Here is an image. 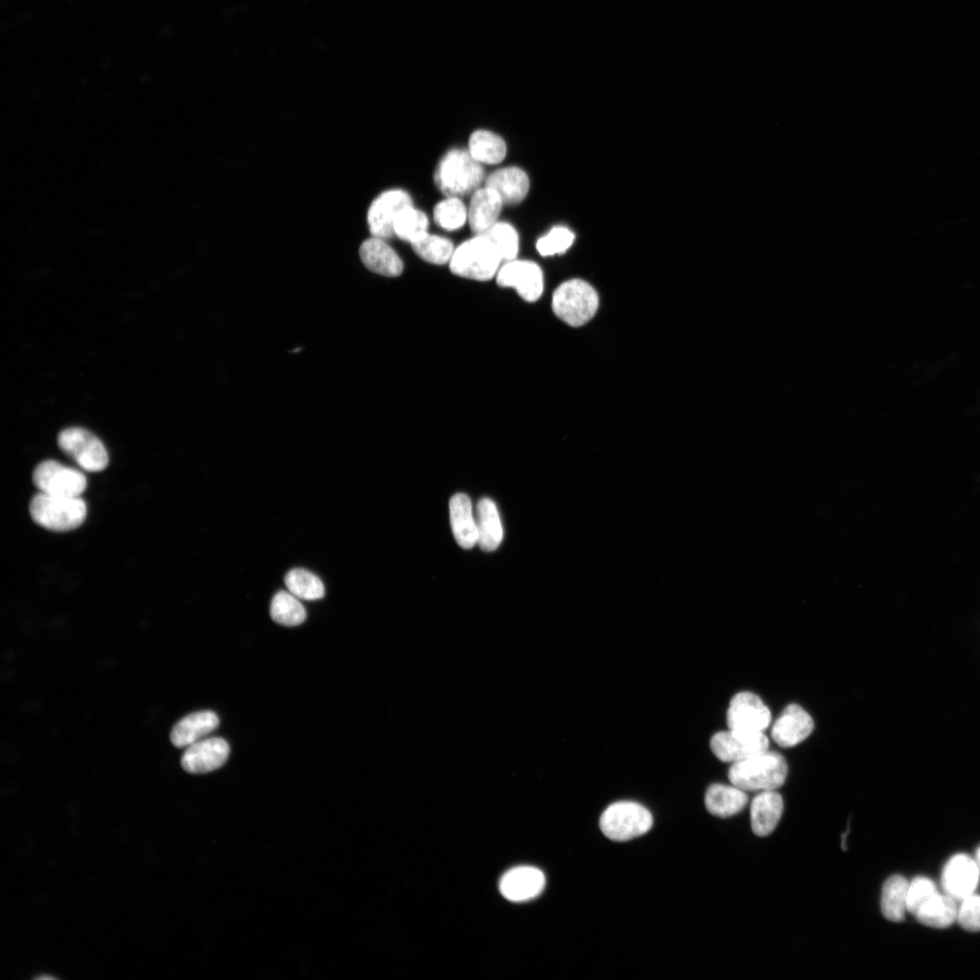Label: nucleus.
<instances>
[{
  "label": "nucleus",
  "instance_id": "1",
  "mask_svg": "<svg viewBox=\"0 0 980 980\" xmlns=\"http://www.w3.org/2000/svg\"><path fill=\"white\" fill-rule=\"evenodd\" d=\"M788 775V764L783 756L767 750L746 760L732 763L728 771L732 785L745 791L776 790L781 787Z\"/></svg>",
  "mask_w": 980,
  "mask_h": 980
},
{
  "label": "nucleus",
  "instance_id": "2",
  "mask_svg": "<svg viewBox=\"0 0 980 980\" xmlns=\"http://www.w3.org/2000/svg\"><path fill=\"white\" fill-rule=\"evenodd\" d=\"M434 178L436 185L446 197H460L478 189L484 179V169L468 151L452 149L438 162Z\"/></svg>",
  "mask_w": 980,
  "mask_h": 980
},
{
  "label": "nucleus",
  "instance_id": "3",
  "mask_svg": "<svg viewBox=\"0 0 980 980\" xmlns=\"http://www.w3.org/2000/svg\"><path fill=\"white\" fill-rule=\"evenodd\" d=\"M502 260L498 250L488 237L475 234L455 248L449 267L456 276L485 281L496 275Z\"/></svg>",
  "mask_w": 980,
  "mask_h": 980
},
{
  "label": "nucleus",
  "instance_id": "4",
  "mask_svg": "<svg viewBox=\"0 0 980 980\" xmlns=\"http://www.w3.org/2000/svg\"><path fill=\"white\" fill-rule=\"evenodd\" d=\"M86 511V505L80 496H57L41 492L31 499L29 505V512L35 524L57 532L79 527L85 520Z\"/></svg>",
  "mask_w": 980,
  "mask_h": 980
},
{
  "label": "nucleus",
  "instance_id": "5",
  "mask_svg": "<svg viewBox=\"0 0 980 980\" xmlns=\"http://www.w3.org/2000/svg\"><path fill=\"white\" fill-rule=\"evenodd\" d=\"M598 306L599 298L595 289L579 279L562 283L553 294L554 314L573 327L588 322L596 313Z\"/></svg>",
  "mask_w": 980,
  "mask_h": 980
},
{
  "label": "nucleus",
  "instance_id": "6",
  "mask_svg": "<svg viewBox=\"0 0 980 980\" xmlns=\"http://www.w3.org/2000/svg\"><path fill=\"white\" fill-rule=\"evenodd\" d=\"M653 823L651 812L634 801H618L602 813L599 826L603 834L613 841H628L647 833Z\"/></svg>",
  "mask_w": 980,
  "mask_h": 980
},
{
  "label": "nucleus",
  "instance_id": "7",
  "mask_svg": "<svg viewBox=\"0 0 980 980\" xmlns=\"http://www.w3.org/2000/svg\"><path fill=\"white\" fill-rule=\"evenodd\" d=\"M59 447L83 469L90 472L103 470L108 465V454L101 440L81 427L64 429L58 436Z\"/></svg>",
  "mask_w": 980,
  "mask_h": 980
},
{
  "label": "nucleus",
  "instance_id": "8",
  "mask_svg": "<svg viewBox=\"0 0 980 980\" xmlns=\"http://www.w3.org/2000/svg\"><path fill=\"white\" fill-rule=\"evenodd\" d=\"M33 481L41 493L57 496H80L87 486L83 473L54 460L37 465L33 472Z\"/></svg>",
  "mask_w": 980,
  "mask_h": 980
},
{
  "label": "nucleus",
  "instance_id": "9",
  "mask_svg": "<svg viewBox=\"0 0 980 980\" xmlns=\"http://www.w3.org/2000/svg\"><path fill=\"white\" fill-rule=\"evenodd\" d=\"M710 744L720 760L732 764L767 750L769 739L763 732L729 729L715 733Z\"/></svg>",
  "mask_w": 980,
  "mask_h": 980
},
{
  "label": "nucleus",
  "instance_id": "10",
  "mask_svg": "<svg viewBox=\"0 0 980 980\" xmlns=\"http://www.w3.org/2000/svg\"><path fill=\"white\" fill-rule=\"evenodd\" d=\"M495 278L500 287L514 289L528 302L537 300L544 290L543 271L531 260H508L499 268Z\"/></svg>",
  "mask_w": 980,
  "mask_h": 980
},
{
  "label": "nucleus",
  "instance_id": "11",
  "mask_svg": "<svg viewBox=\"0 0 980 980\" xmlns=\"http://www.w3.org/2000/svg\"><path fill=\"white\" fill-rule=\"evenodd\" d=\"M770 721L769 709L755 693L740 691L731 698L727 710L729 729L763 732Z\"/></svg>",
  "mask_w": 980,
  "mask_h": 980
},
{
  "label": "nucleus",
  "instance_id": "12",
  "mask_svg": "<svg viewBox=\"0 0 980 980\" xmlns=\"http://www.w3.org/2000/svg\"><path fill=\"white\" fill-rule=\"evenodd\" d=\"M413 205L410 195L400 189L387 190L380 193L370 204L367 221L374 237L388 239L394 234V221L406 207Z\"/></svg>",
  "mask_w": 980,
  "mask_h": 980
},
{
  "label": "nucleus",
  "instance_id": "13",
  "mask_svg": "<svg viewBox=\"0 0 980 980\" xmlns=\"http://www.w3.org/2000/svg\"><path fill=\"white\" fill-rule=\"evenodd\" d=\"M230 755L228 742L220 737L204 738L187 747L181 759L183 769L191 774L213 771L225 764Z\"/></svg>",
  "mask_w": 980,
  "mask_h": 980
},
{
  "label": "nucleus",
  "instance_id": "14",
  "mask_svg": "<svg viewBox=\"0 0 980 980\" xmlns=\"http://www.w3.org/2000/svg\"><path fill=\"white\" fill-rule=\"evenodd\" d=\"M979 876L980 868L976 860L965 854H956L943 869L942 887L946 895L956 901H961L975 892Z\"/></svg>",
  "mask_w": 980,
  "mask_h": 980
},
{
  "label": "nucleus",
  "instance_id": "15",
  "mask_svg": "<svg viewBox=\"0 0 980 980\" xmlns=\"http://www.w3.org/2000/svg\"><path fill=\"white\" fill-rule=\"evenodd\" d=\"M544 885L545 877L539 868L532 866H518L502 876L499 889L506 899L523 902L540 895Z\"/></svg>",
  "mask_w": 980,
  "mask_h": 980
},
{
  "label": "nucleus",
  "instance_id": "16",
  "mask_svg": "<svg viewBox=\"0 0 980 980\" xmlns=\"http://www.w3.org/2000/svg\"><path fill=\"white\" fill-rule=\"evenodd\" d=\"M814 729L811 716L799 705H788L771 728V738L780 747L790 748L807 739Z\"/></svg>",
  "mask_w": 980,
  "mask_h": 980
},
{
  "label": "nucleus",
  "instance_id": "17",
  "mask_svg": "<svg viewBox=\"0 0 980 980\" xmlns=\"http://www.w3.org/2000/svg\"><path fill=\"white\" fill-rule=\"evenodd\" d=\"M362 263L370 271L387 277L399 276L404 269L402 260L384 239L372 236L359 247Z\"/></svg>",
  "mask_w": 980,
  "mask_h": 980
},
{
  "label": "nucleus",
  "instance_id": "18",
  "mask_svg": "<svg viewBox=\"0 0 980 980\" xmlns=\"http://www.w3.org/2000/svg\"><path fill=\"white\" fill-rule=\"evenodd\" d=\"M503 204L499 194L490 187L478 188L473 192L468 221L475 235L485 234L497 222Z\"/></svg>",
  "mask_w": 980,
  "mask_h": 980
},
{
  "label": "nucleus",
  "instance_id": "19",
  "mask_svg": "<svg viewBox=\"0 0 980 980\" xmlns=\"http://www.w3.org/2000/svg\"><path fill=\"white\" fill-rule=\"evenodd\" d=\"M783 808L782 797L776 790L759 792L750 804L752 832L758 837L771 834L780 820Z\"/></svg>",
  "mask_w": 980,
  "mask_h": 980
},
{
  "label": "nucleus",
  "instance_id": "20",
  "mask_svg": "<svg viewBox=\"0 0 980 980\" xmlns=\"http://www.w3.org/2000/svg\"><path fill=\"white\" fill-rule=\"evenodd\" d=\"M219 726V718L211 710H200L181 719L172 729L170 740L177 748L188 746L206 738Z\"/></svg>",
  "mask_w": 980,
  "mask_h": 980
},
{
  "label": "nucleus",
  "instance_id": "21",
  "mask_svg": "<svg viewBox=\"0 0 980 980\" xmlns=\"http://www.w3.org/2000/svg\"><path fill=\"white\" fill-rule=\"evenodd\" d=\"M485 186L495 190L503 203L514 205L520 203L529 191V178L519 167L510 166L491 172L485 180Z\"/></svg>",
  "mask_w": 980,
  "mask_h": 980
},
{
  "label": "nucleus",
  "instance_id": "22",
  "mask_svg": "<svg viewBox=\"0 0 980 980\" xmlns=\"http://www.w3.org/2000/svg\"><path fill=\"white\" fill-rule=\"evenodd\" d=\"M449 514L456 543L464 549L472 548L477 544V526L470 498L462 493L453 495L449 501Z\"/></svg>",
  "mask_w": 980,
  "mask_h": 980
},
{
  "label": "nucleus",
  "instance_id": "23",
  "mask_svg": "<svg viewBox=\"0 0 980 980\" xmlns=\"http://www.w3.org/2000/svg\"><path fill=\"white\" fill-rule=\"evenodd\" d=\"M749 800L745 790L735 785L712 784L705 793L704 803L710 814L729 818L740 812Z\"/></svg>",
  "mask_w": 980,
  "mask_h": 980
},
{
  "label": "nucleus",
  "instance_id": "24",
  "mask_svg": "<svg viewBox=\"0 0 980 980\" xmlns=\"http://www.w3.org/2000/svg\"><path fill=\"white\" fill-rule=\"evenodd\" d=\"M477 544L485 552L495 551L502 542L503 528L495 504L482 498L476 505Z\"/></svg>",
  "mask_w": 980,
  "mask_h": 980
},
{
  "label": "nucleus",
  "instance_id": "25",
  "mask_svg": "<svg viewBox=\"0 0 980 980\" xmlns=\"http://www.w3.org/2000/svg\"><path fill=\"white\" fill-rule=\"evenodd\" d=\"M956 901L946 894L938 892L925 902L914 915L928 926L943 928L952 925L957 916Z\"/></svg>",
  "mask_w": 980,
  "mask_h": 980
},
{
  "label": "nucleus",
  "instance_id": "26",
  "mask_svg": "<svg viewBox=\"0 0 980 980\" xmlns=\"http://www.w3.org/2000/svg\"><path fill=\"white\" fill-rule=\"evenodd\" d=\"M909 883L901 875L889 877L883 885L880 907L883 916L891 922L904 919L907 902Z\"/></svg>",
  "mask_w": 980,
  "mask_h": 980
},
{
  "label": "nucleus",
  "instance_id": "27",
  "mask_svg": "<svg viewBox=\"0 0 980 980\" xmlns=\"http://www.w3.org/2000/svg\"><path fill=\"white\" fill-rule=\"evenodd\" d=\"M468 152L481 164H496L505 157L506 144L495 132L476 130L469 137Z\"/></svg>",
  "mask_w": 980,
  "mask_h": 980
},
{
  "label": "nucleus",
  "instance_id": "28",
  "mask_svg": "<svg viewBox=\"0 0 980 980\" xmlns=\"http://www.w3.org/2000/svg\"><path fill=\"white\" fill-rule=\"evenodd\" d=\"M270 613L272 620L284 626H296L306 620V610L302 603L291 593L279 591L270 603Z\"/></svg>",
  "mask_w": 980,
  "mask_h": 980
},
{
  "label": "nucleus",
  "instance_id": "29",
  "mask_svg": "<svg viewBox=\"0 0 980 980\" xmlns=\"http://www.w3.org/2000/svg\"><path fill=\"white\" fill-rule=\"evenodd\" d=\"M410 244L422 260L437 265L449 262L455 250L450 240L428 232Z\"/></svg>",
  "mask_w": 980,
  "mask_h": 980
},
{
  "label": "nucleus",
  "instance_id": "30",
  "mask_svg": "<svg viewBox=\"0 0 980 980\" xmlns=\"http://www.w3.org/2000/svg\"><path fill=\"white\" fill-rule=\"evenodd\" d=\"M285 584L289 593L299 599L318 600L325 594L321 580L311 572L302 568H295L288 572L285 576Z\"/></svg>",
  "mask_w": 980,
  "mask_h": 980
},
{
  "label": "nucleus",
  "instance_id": "31",
  "mask_svg": "<svg viewBox=\"0 0 980 980\" xmlns=\"http://www.w3.org/2000/svg\"><path fill=\"white\" fill-rule=\"evenodd\" d=\"M428 218L413 205L404 208L394 221V234L410 243L427 233Z\"/></svg>",
  "mask_w": 980,
  "mask_h": 980
},
{
  "label": "nucleus",
  "instance_id": "32",
  "mask_svg": "<svg viewBox=\"0 0 980 980\" xmlns=\"http://www.w3.org/2000/svg\"><path fill=\"white\" fill-rule=\"evenodd\" d=\"M433 215L438 226L456 230L468 220V210L459 197H446L435 206Z\"/></svg>",
  "mask_w": 980,
  "mask_h": 980
},
{
  "label": "nucleus",
  "instance_id": "33",
  "mask_svg": "<svg viewBox=\"0 0 980 980\" xmlns=\"http://www.w3.org/2000/svg\"><path fill=\"white\" fill-rule=\"evenodd\" d=\"M485 235L498 250L503 260L516 259L519 250V237L516 230L508 222L497 221Z\"/></svg>",
  "mask_w": 980,
  "mask_h": 980
},
{
  "label": "nucleus",
  "instance_id": "34",
  "mask_svg": "<svg viewBox=\"0 0 980 980\" xmlns=\"http://www.w3.org/2000/svg\"><path fill=\"white\" fill-rule=\"evenodd\" d=\"M573 240V231L565 227L556 226L537 240L536 250L542 256H553L566 251Z\"/></svg>",
  "mask_w": 980,
  "mask_h": 980
},
{
  "label": "nucleus",
  "instance_id": "35",
  "mask_svg": "<svg viewBox=\"0 0 980 980\" xmlns=\"http://www.w3.org/2000/svg\"><path fill=\"white\" fill-rule=\"evenodd\" d=\"M936 893V886L931 879L916 877L908 885L907 911L915 915L920 906Z\"/></svg>",
  "mask_w": 980,
  "mask_h": 980
},
{
  "label": "nucleus",
  "instance_id": "36",
  "mask_svg": "<svg viewBox=\"0 0 980 980\" xmlns=\"http://www.w3.org/2000/svg\"><path fill=\"white\" fill-rule=\"evenodd\" d=\"M956 920L968 931H980V895L973 893L960 901Z\"/></svg>",
  "mask_w": 980,
  "mask_h": 980
},
{
  "label": "nucleus",
  "instance_id": "37",
  "mask_svg": "<svg viewBox=\"0 0 980 980\" xmlns=\"http://www.w3.org/2000/svg\"><path fill=\"white\" fill-rule=\"evenodd\" d=\"M36 979H39V980H45V979L51 980V979H55V978L54 976H51V975H41V976L36 977Z\"/></svg>",
  "mask_w": 980,
  "mask_h": 980
},
{
  "label": "nucleus",
  "instance_id": "38",
  "mask_svg": "<svg viewBox=\"0 0 980 980\" xmlns=\"http://www.w3.org/2000/svg\"><path fill=\"white\" fill-rule=\"evenodd\" d=\"M976 861H977V864H978L979 868H980V848H978L977 853H976Z\"/></svg>",
  "mask_w": 980,
  "mask_h": 980
}]
</instances>
